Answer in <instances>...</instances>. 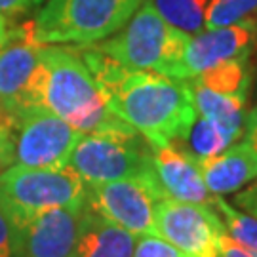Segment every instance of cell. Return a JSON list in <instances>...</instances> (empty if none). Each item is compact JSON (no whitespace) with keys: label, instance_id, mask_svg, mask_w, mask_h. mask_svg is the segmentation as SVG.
I'll use <instances>...</instances> for the list:
<instances>
[{"label":"cell","instance_id":"24","mask_svg":"<svg viewBox=\"0 0 257 257\" xmlns=\"http://www.w3.org/2000/svg\"><path fill=\"white\" fill-rule=\"evenodd\" d=\"M14 130L12 120L6 124H0V174L14 166Z\"/></svg>","mask_w":257,"mask_h":257},{"label":"cell","instance_id":"20","mask_svg":"<svg viewBox=\"0 0 257 257\" xmlns=\"http://www.w3.org/2000/svg\"><path fill=\"white\" fill-rule=\"evenodd\" d=\"M213 208L221 215V221L225 225V232L232 240L246 248L257 251V217L249 215L240 208L230 206L223 196L213 198Z\"/></svg>","mask_w":257,"mask_h":257},{"label":"cell","instance_id":"14","mask_svg":"<svg viewBox=\"0 0 257 257\" xmlns=\"http://www.w3.org/2000/svg\"><path fill=\"white\" fill-rule=\"evenodd\" d=\"M196 162L204 183L213 196L238 193L257 179V151L244 138L219 155Z\"/></svg>","mask_w":257,"mask_h":257},{"label":"cell","instance_id":"2","mask_svg":"<svg viewBox=\"0 0 257 257\" xmlns=\"http://www.w3.org/2000/svg\"><path fill=\"white\" fill-rule=\"evenodd\" d=\"M33 97L37 107L52 110L78 134L128 126L112 114L76 46H42Z\"/></svg>","mask_w":257,"mask_h":257},{"label":"cell","instance_id":"1","mask_svg":"<svg viewBox=\"0 0 257 257\" xmlns=\"http://www.w3.org/2000/svg\"><path fill=\"white\" fill-rule=\"evenodd\" d=\"M109 109L153 147H170L189 132L198 112L187 80L134 71L95 46H76Z\"/></svg>","mask_w":257,"mask_h":257},{"label":"cell","instance_id":"7","mask_svg":"<svg viewBox=\"0 0 257 257\" xmlns=\"http://www.w3.org/2000/svg\"><path fill=\"white\" fill-rule=\"evenodd\" d=\"M164 198L168 196L160 187L155 170L141 177L86 185V208L134 236L156 234L155 211Z\"/></svg>","mask_w":257,"mask_h":257},{"label":"cell","instance_id":"28","mask_svg":"<svg viewBox=\"0 0 257 257\" xmlns=\"http://www.w3.org/2000/svg\"><path fill=\"white\" fill-rule=\"evenodd\" d=\"M244 132H257V103H255V107H251V109L246 112Z\"/></svg>","mask_w":257,"mask_h":257},{"label":"cell","instance_id":"4","mask_svg":"<svg viewBox=\"0 0 257 257\" xmlns=\"http://www.w3.org/2000/svg\"><path fill=\"white\" fill-rule=\"evenodd\" d=\"M145 0H48L31 19L40 44L93 46L118 33Z\"/></svg>","mask_w":257,"mask_h":257},{"label":"cell","instance_id":"27","mask_svg":"<svg viewBox=\"0 0 257 257\" xmlns=\"http://www.w3.org/2000/svg\"><path fill=\"white\" fill-rule=\"evenodd\" d=\"M42 0H0V14L8 18H18L38 6Z\"/></svg>","mask_w":257,"mask_h":257},{"label":"cell","instance_id":"29","mask_svg":"<svg viewBox=\"0 0 257 257\" xmlns=\"http://www.w3.org/2000/svg\"><path fill=\"white\" fill-rule=\"evenodd\" d=\"M8 37H10V29L6 27V19H4V16L0 14V48L6 44Z\"/></svg>","mask_w":257,"mask_h":257},{"label":"cell","instance_id":"30","mask_svg":"<svg viewBox=\"0 0 257 257\" xmlns=\"http://www.w3.org/2000/svg\"><path fill=\"white\" fill-rule=\"evenodd\" d=\"M10 116L8 114H4V112H2V110H0V124H6V122H10Z\"/></svg>","mask_w":257,"mask_h":257},{"label":"cell","instance_id":"21","mask_svg":"<svg viewBox=\"0 0 257 257\" xmlns=\"http://www.w3.org/2000/svg\"><path fill=\"white\" fill-rule=\"evenodd\" d=\"M246 19H257V0H210L206 29L227 27Z\"/></svg>","mask_w":257,"mask_h":257},{"label":"cell","instance_id":"11","mask_svg":"<svg viewBox=\"0 0 257 257\" xmlns=\"http://www.w3.org/2000/svg\"><path fill=\"white\" fill-rule=\"evenodd\" d=\"M257 48V19H246L219 29H204L189 37L183 57V76L191 80L213 65L251 55Z\"/></svg>","mask_w":257,"mask_h":257},{"label":"cell","instance_id":"8","mask_svg":"<svg viewBox=\"0 0 257 257\" xmlns=\"http://www.w3.org/2000/svg\"><path fill=\"white\" fill-rule=\"evenodd\" d=\"M14 164L25 168H65L80 134L48 109H31L12 118Z\"/></svg>","mask_w":257,"mask_h":257},{"label":"cell","instance_id":"18","mask_svg":"<svg viewBox=\"0 0 257 257\" xmlns=\"http://www.w3.org/2000/svg\"><path fill=\"white\" fill-rule=\"evenodd\" d=\"M236 141H240V139L230 136L219 124L204 118V116H196V120L183 136V139H179L172 147L187 153L189 156H193L194 160H200V158L219 155L230 145H234Z\"/></svg>","mask_w":257,"mask_h":257},{"label":"cell","instance_id":"6","mask_svg":"<svg viewBox=\"0 0 257 257\" xmlns=\"http://www.w3.org/2000/svg\"><path fill=\"white\" fill-rule=\"evenodd\" d=\"M67 166L86 185L141 177L153 172V145L130 126L80 134Z\"/></svg>","mask_w":257,"mask_h":257},{"label":"cell","instance_id":"3","mask_svg":"<svg viewBox=\"0 0 257 257\" xmlns=\"http://www.w3.org/2000/svg\"><path fill=\"white\" fill-rule=\"evenodd\" d=\"M187 42L189 35L166 23L153 4L145 0L118 33L93 46L128 69L185 80L183 57Z\"/></svg>","mask_w":257,"mask_h":257},{"label":"cell","instance_id":"19","mask_svg":"<svg viewBox=\"0 0 257 257\" xmlns=\"http://www.w3.org/2000/svg\"><path fill=\"white\" fill-rule=\"evenodd\" d=\"M160 18L172 27L193 37L206 29L210 0H149Z\"/></svg>","mask_w":257,"mask_h":257},{"label":"cell","instance_id":"25","mask_svg":"<svg viewBox=\"0 0 257 257\" xmlns=\"http://www.w3.org/2000/svg\"><path fill=\"white\" fill-rule=\"evenodd\" d=\"M234 204H236V208H240L242 211H246L249 215L257 217V179L236 193Z\"/></svg>","mask_w":257,"mask_h":257},{"label":"cell","instance_id":"26","mask_svg":"<svg viewBox=\"0 0 257 257\" xmlns=\"http://www.w3.org/2000/svg\"><path fill=\"white\" fill-rule=\"evenodd\" d=\"M219 257H257V251L242 246L236 240L230 238L227 232H223L219 242Z\"/></svg>","mask_w":257,"mask_h":257},{"label":"cell","instance_id":"9","mask_svg":"<svg viewBox=\"0 0 257 257\" xmlns=\"http://www.w3.org/2000/svg\"><path fill=\"white\" fill-rule=\"evenodd\" d=\"M155 229L187 257H219L225 225L211 206L164 198L156 206Z\"/></svg>","mask_w":257,"mask_h":257},{"label":"cell","instance_id":"5","mask_svg":"<svg viewBox=\"0 0 257 257\" xmlns=\"http://www.w3.org/2000/svg\"><path fill=\"white\" fill-rule=\"evenodd\" d=\"M86 183L69 166L25 168L10 166L0 174V210L19 229L54 208H84Z\"/></svg>","mask_w":257,"mask_h":257},{"label":"cell","instance_id":"16","mask_svg":"<svg viewBox=\"0 0 257 257\" xmlns=\"http://www.w3.org/2000/svg\"><path fill=\"white\" fill-rule=\"evenodd\" d=\"M198 116L211 120L227 130L236 139L244 138V122H246V101L248 95H223L202 88L193 80H187Z\"/></svg>","mask_w":257,"mask_h":257},{"label":"cell","instance_id":"17","mask_svg":"<svg viewBox=\"0 0 257 257\" xmlns=\"http://www.w3.org/2000/svg\"><path fill=\"white\" fill-rule=\"evenodd\" d=\"M249 57L251 55L221 61L191 80L202 88H208L211 92L223 93V95H248L251 88Z\"/></svg>","mask_w":257,"mask_h":257},{"label":"cell","instance_id":"12","mask_svg":"<svg viewBox=\"0 0 257 257\" xmlns=\"http://www.w3.org/2000/svg\"><path fill=\"white\" fill-rule=\"evenodd\" d=\"M84 208H54L19 227V257H74Z\"/></svg>","mask_w":257,"mask_h":257},{"label":"cell","instance_id":"22","mask_svg":"<svg viewBox=\"0 0 257 257\" xmlns=\"http://www.w3.org/2000/svg\"><path fill=\"white\" fill-rule=\"evenodd\" d=\"M134 257H187L177 249L174 244H170L158 234H145V236H138L136 242V251Z\"/></svg>","mask_w":257,"mask_h":257},{"label":"cell","instance_id":"15","mask_svg":"<svg viewBox=\"0 0 257 257\" xmlns=\"http://www.w3.org/2000/svg\"><path fill=\"white\" fill-rule=\"evenodd\" d=\"M138 236L84 208L74 257H134Z\"/></svg>","mask_w":257,"mask_h":257},{"label":"cell","instance_id":"13","mask_svg":"<svg viewBox=\"0 0 257 257\" xmlns=\"http://www.w3.org/2000/svg\"><path fill=\"white\" fill-rule=\"evenodd\" d=\"M153 170L168 198L213 208V194L204 183L198 162L175 147H153Z\"/></svg>","mask_w":257,"mask_h":257},{"label":"cell","instance_id":"10","mask_svg":"<svg viewBox=\"0 0 257 257\" xmlns=\"http://www.w3.org/2000/svg\"><path fill=\"white\" fill-rule=\"evenodd\" d=\"M31 21L10 31L6 44L0 48V110L10 118L37 109L33 88L37 78L40 50Z\"/></svg>","mask_w":257,"mask_h":257},{"label":"cell","instance_id":"31","mask_svg":"<svg viewBox=\"0 0 257 257\" xmlns=\"http://www.w3.org/2000/svg\"><path fill=\"white\" fill-rule=\"evenodd\" d=\"M255 99H257V61H255Z\"/></svg>","mask_w":257,"mask_h":257},{"label":"cell","instance_id":"23","mask_svg":"<svg viewBox=\"0 0 257 257\" xmlns=\"http://www.w3.org/2000/svg\"><path fill=\"white\" fill-rule=\"evenodd\" d=\"M0 257H19L18 229L0 210Z\"/></svg>","mask_w":257,"mask_h":257}]
</instances>
